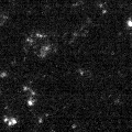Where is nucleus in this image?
<instances>
[{
  "mask_svg": "<svg viewBox=\"0 0 132 132\" xmlns=\"http://www.w3.org/2000/svg\"><path fill=\"white\" fill-rule=\"evenodd\" d=\"M125 27L127 28V30L129 31H132V15L128 16L125 21Z\"/></svg>",
  "mask_w": 132,
  "mask_h": 132,
  "instance_id": "f257e3e1",
  "label": "nucleus"
}]
</instances>
